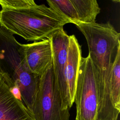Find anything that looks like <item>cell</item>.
I'll return each instance as SVG.
<instances>
[{
    "label": "cell",
    "mask_w": 120,
    "mask_h": 120,
    "mask_svg": "<svg viewBox=\"0 0 120 120\" xmlns=\"http://www.w3.org/2000/svg\"><path fill=\"white\" fill-rule=\"evenodd\" d=\"M13 34L0 26V69L1 75L13 93L31 112L38 91L39 77L29 70Z\"/></svg>",
    "instance_id": "cell-3"
},
{
    "label": "cell",
    "mask_w": 120,
    "mask_h": 120,
    "mask_svg": "<svg viewBox=\"0 0 120 120\" xmlns=\"http://www.w3.org/2000/svg\"><path fill=\"white\" fill-rule=\"evenodd\" d=\"M69 36L63 29L54 32L51 40L52 66L55 83L60 93L63 110H69L67 85L65 79V68L67 59Z\"/></svg>",
    "instance_id": "cell-6"
},
{
    "label": "cell",
    "mask_w": 120,
    "mask_h": 120,
    "mask_svg": "<svg viewBox=\"0 0 120 120\" xmlns=\"http://www.w3.org/2000/svg\"><path fill=\"white\" fill-rule=\"evenodd\" d=\"M0 120H34L22 100L0 75Z\"/></svg>",
    "instance_id": "cell-9"
},
{
    "label": "cell",
    "mask_w": 120,
    "mask_h": 120,
    "mask_svg": "<svg viewBox=\"0 0 120 120\" xmlns=\"http://www.w3.org/2000/svg\"><path fill=\"white\" fill-rule=\"evenodd\" d=\"M82 56L81 46L75 36L74 35L69 36L65 68V79L70 108L74 102L77 74Z\"/></svg>",
    "instance_id": "cell-10"
},
{
    "label": "cell",
    "mask_w": 120,
    "mask_h": 120,
    "mask_svg": "<svg viewBox=\"0 0 120 120\" xmlns=\"http://www.w3.org/2000/svg\"><path fill=\"white\" fill-rule=\"evenodd\" d=\"M109 88L113 106L120 112V52L118 53L111 69Z\"/></svg>",
    "instance_id": "cell-11"
},
{
    "label": "cell",
    "mask_w": 120,
    "mask_h": 120,
    "mask_svg": "<svg viewBox=\"0 0 120 120\" xmlns=\"http://www.w3.org/2000/svg\"><path fill=\"white\" fill-rule=\"evenodd\" d=\"M49 7L67 18L70 23L95 22L100 8L96 0H47Z\"/></svg>",
    "instance_id": "cell-7"
},
{
    "label": "cell",
    "mask_w": 120,
    "mask_h": 120,
    "mask_svg": "<svg viewBox=\"0 0 120 120\" xmlns=\"http://www.w3.org/2000/svg\"><path fill=\"white\" fill-rule=\"evenodd\" d=\"M87 43L89 54L96 70L98 98H111L109 80L112 65L120 52V34L110 23H78L76 25Z\"/></svg>",
    "instance_id": "cell-2"
},
{
    "label": "cell",
    "mask_w": 120,
    "mask_h": 120,
    "mask_svg": "<svg viewBox=\"0 0 120 120\" xmlns=\"http://www.w3.org/2000/svg\"><path fill=\"white\" fill-rule=\"evenodd\" d=\"M0 26L27 41L49 39L70 22L53 8L33 0H0Z\"/></svg>",
    "instance_id": "cell-1"
},
{
    "label": "cell",
    "mask_w": 120,
    "mask_h": 120,
    "mask_svg": "<svg viewBox=\"0 0 120 120\" xmlns=\"http://www.w3.org/2000/svg\"><path fill=\"white\" fill-rule=\"evenodd\" d=\"M74 103L75 120H97L98 84L95 68L89 55L81 58Z\"/></svg>",
    "instance_id": "cell-4"
},
{
    "label": "cell",
    "mask_w": 120,
    "mask_h": 120,
    "mask_svg": "<svg viewBox=\"0 0 120 120\" xmlns=\"http://www.w3.org/2000/svg\"><path fill=\"white\" fill-rule=\"evenodd\" d=\"M69 110H63L51 65L39 77L31 112L34 120H69Z\"/></svg>",
    "instance_id": "cell-5"
},
{
    "label": "cell",
    "mask_w": 120,
    "mask_h": 120,
    "mask_svg": "<svg viewBox=\"0 0 120 120\" xmlns=\"http://www.w3.org/2000/svg\"><path fill=\"white\" fill-rule=\"evenodd\" d=\"M20 50L29 70L36 77H40L52 65V49L50 39L30 44H21Z\"/></svg>",
    "instance_id": "cell-8"
},
{
    "label": "cell",
    "mask_w": 120,
    "mask_h": 120,
    "mask_svg": "<svg viewBox=\"0 0 120 120\" xmlns=\"http://www.w3.org/2000/svg\"><path fill=\"white\" fill-rule=\"evenodd\" d=\"M0 75H1V70H0Z\"/></svg>",
    "instance_id": "cell-12"
}]
</instances>
